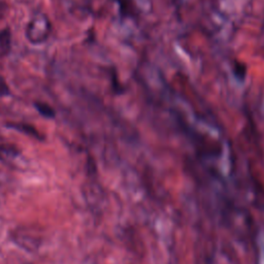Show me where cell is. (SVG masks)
<instances>
[{
	"label": "cell",
	"mask_w": 264,
	"mask_h": 264,
	"mask_svg": "<svg viewBox=\"0 0 264 264\" xmlns=\"http://www.w3.org/2000/svg\"><path fill=\"white\" fill-rule=\"evenodd\" d=\"M8 126L11 127V128H14L16 130H19V131L23 132V134H25L27 136H30V137L35 138V139H38V140H42L43 139V137L41 136V134L38 131V129L35 126H32L30 124H26V123H9Z\"/></svg>",
	"instance_id": "1"
},
{
	"label": "cell",
	"mask_w": 264,
	"mask_h": 264,
	"mask_svg": "<svg viewBox=\"0 0 264 264\" xmlns=\"http://www.w3.org/2000/svg\"><path fill=\"white\" fill-rule=\"evenodd\" d=\"M12 33L10 28H6L0 32V52L3 54H8L11 50Z\"/></svg>",
	"instance_id": "2"
},
{
	"label": "cell",
	"mask_w": 264,
	"mask_h": 264,
	"mask_svg": "<svg viewBox=\"0 0 264 264\" xmlns=\"http://www.w3.org/2000/svg\"><path fill=\"white\" fill-rule=\"evenodd\" d=\"M19 154L18 149L12 145H0V160L10 161Z\"/></svg>",
	"instance_id": "3"
},
{
	"label": "cell",
	"mask_w": 264,
	"mask_h": 264,
	"mask_svg": "<svg viewBox=\"0 0 264 264\" xmlns=\"http://www.w3.org/2000/svg\"><path fill=\"white\" fill-rule=\"evenodd\" d=\"M36 108L38 109V111L40 112V114H42L44 117L46 118H54L55 117V111L54 109L47 105L46 103H36Z\"/></svg>",
	"instance_id": "4"
},
{
	"label": "cell",
	"mask_w": 264,
	"mask_h": 264,
	"mask_svg": "<svg viewBox=\"0 0 264 264\" xmlns=\"http://www.w3.org/2000/svg\"><path fill=\"white\" fill-rule=\"evenodd\" d=\"M9 94H10L9 85L7 84L6 80L3 77H0V97L8 96Z\"/></svg>",
	"instance_id": "5"
},
{
	"label": "cell",
	"mask_w": 264,
	"mask_h": 264,
	"mask_svg": "<svg viewBox=\"0 0 264 264\" xmlns=\"http://www.w3.org/2000/svg\"><path fill=\"white\" fill-rule=\"evenodd\" d=\"M9 11V6L7 3L0 0V19H3L6 17V15L8 14Z\"/></svg>",
	"instance_id": "6"
}]
</instances>
